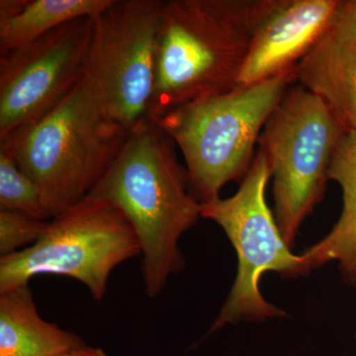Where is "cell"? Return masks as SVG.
<instances>
[{"label": "cell", "instance_id": "cell-1", "mask_svg": "<svg viewBox=\"0 0 356 356\" xmlns=\"http://www.w3.org/2000/svg\"><path fill=\"white\" fill-rule=\"evenodd\" d=\"M175 147L159 124L145 119L129 131L118 156L88 194L113 204L132 226L149 298H156L184 268L179 240L201 217V204Z\"/></svg>", "mask_w": 356, "mask_h": 356}, {"label": "cell", "instance_id": "cell-2", "mask_svg": "<svg viewBox=\"0 0 356 356\" xmlns=\"http://www.w3.org/2000/svg\"><path fill=\"white\" fill-rule=\"evenodd\" d=\"M281 0L163 1L147 118L238 86L255 31Z\"/></svg>", "mask_w": 356, "mask_h": 356}, {"label": "cell", "instance_id": "cell-3", "mask_svg": "<svg viewBox=\"0 0 356 356\" xmlns=\"http://www.w3.org/2000/svg\"><path fill=\"white\" fill-rule=\"evenodd\" d=\"M128 133L84 74L36 123L0 139V149L37 184L54 218L88 197L118 156Z\"/></svg>", "mask_w": 356, "mask_h": 356}, {"label": "cell", "instance_id": "cell-4", "mask_svg": "<svg viewBox=\"0 0 356 356\" xmlns=\"http://www.w3.org/2000/svg\"><path fill=\"white\" fill-rule=\"evenodd\" d=\"M293 81V74H282L236 86L177 107L154 121L181 151L199 203L216 200L225 184L245 178L262 129Z\"/></svg>", "mask_w": 356, "mask_h": 356}, {"label": "cell", "instance_id": "cell-5", "mask_svg": "<svg viewBox=\"0 0 356 356\" xmlns=\"http://www.w3.org/2000/svg\"><path fill=\"white\" fill-rule=\"evenodd\" d=\"M346 133L327 104L300 84L288 88L259 136L273 177L274 216L290 248L322 201L332 156Z\"/></svg>", "mask_w": 356, "mask_h": 356}, {"label": "cell", "instance_id": "cell-6", "mask_svg": "<svg viewBox=\"0 0 356 356\" xmlns=\"http://www.w3.org/2000/svg\"><path fill=\"white\" fill-rule=\"evenodd\" d=\"M270 170L261 151L255 154L240 188L231 197L201 204V217L216 222L235 248L238 273L211 332L240 322H264L285 312L268 303L259 283L267 271L298 278L313 270L303 254H294L283 238L266 201Z\"/></svg>", "mask_w": 356, "mask_h": 356}, {"label": "cell", "instance_id": "cell-7", "mask_svg": "<svg viewBox=\"0 0 356 356\" xmlns=\"http://www.w3.org/2000/svg\"><path fill=\"white\" fill-rule=\"evenodd\" d=\"M138 255L139 240L123 213L88 196L54 217L38 242L0 259V293L36 276L58 275L79 281L102 301L112 271Z\"/></svg>", "mask_w": 356, "mask_h": 356}, {"label": "cell", "instance_id": "cell-8", "mask_svg": "<svg viewBox=\"0 0 356 356\" xmlns=\"http://www.w3.org/2000/svg\"><path fill=\"white\" fill-rule=\"evenodd\" d=\"M163 6L161 0H112L93 17L86 74L128 132L149 115Z\"/></svg>", "mask_w": 356, "mask_h": 356}, {"label": "cell", "instance_id": "cell-9", "mask_svg": "<svg viewBox=\"0 0 356 356\" xmlns=\"http://www.w3.org/2000/svg\"><path fill=\"white\" fill-rule=\"evenodd\" d=\"M92 28L93 17L70 21L0 55V139L36 123L81 81Z\"/></svg>", "mask_w": 356, "mask_h": 356}, {"label": "cell", "instance_id": "cell-10", "mask_svg": "<svg viewBox=\"0 0 356 356\" xmlns=\"http://www.w3.org/2000/svg\"><path fill=\"white\" fill-rule=\"evenodd\" d=\"M341 0H281L254 35L238 86H252L295 67L327 32Z\"/></svg>", "mask_w": 356, "mask_h": 356}, {"label": "cell", "instance_id": "cell-11", "mask_svg": "<svg viewBox=\"0 0 356 356\" xmlns=\"http://www.w3.org/2000/svg\"><path fill=\"white\" fill-rule=\"evenodd\" d=\"M84 344L42 318L29 284L0 293V356H58Z\"/></svg>", "mask_w": 356, "mask_h": 356}, {"label": "cell", "instance_id": "cell-12", "mask_svg": "<svg viewBox=\"0 0 356 356\" xmlns=\"http://www.w3.org/2000/svg\"><path fill=\"white\" fill-rule=\"evenodd\" d=\"M343 191V211L332 231L303 252L312 268L337 261L343 280L356 287V131L339 140L329 170V180Z\"/></svg>", "mask_w": 356, "mask_h": 356}, {"label": "cell", "instance_id": "cell-13", "mask_svg": "<svg viewBox=\"0 0 356 356\" xmlns=\"http://www.w3.org/2000/svg\"><path fill=\"white\" fill-rule=\"evenodd\" d=\"M293 76L327 104L346 132L356 131V51L313 48L295 67Z\"/></svg>", "mask_w": 356, "mask_h": 356}, {"label": "cell", "instance_id": "cell-14", "mask_svg": "<svg viewBox=\"0 0 356 356\" xmlns=\"http://www.w3.org/2000/svg\"><path fill=\"white\" fill-rule=\"evenodd\" d=\"M112 0H25L13 17L0 20V55L32 43L56 28L95 17Z\"/></svg>", "mask_w": 356, "mask_h": 356}, {"label": "cell", "instance_id": "cell-15", "mask_svg": "<svg viewBox=\"0 0 356 356\" xmlns=\"http://www.w3.org/2000/svg\"><path fill=\"white\" fill-rule=\"evenodd\" d=\"M0 209L15 211L41 221L53 219L44 206L39 187L18 168L13 156L1 149Z\"/></svg>", "mask_w": 356, "mask_h": 356}, {"label": "cell", "instance_id": "cell-16", "mask_svg": "<svg viewBox=\"0 0 356 356\" xmlns=\"http://www.w3.org/2000/svg\"><path fill=\"white\" fill-rule=\"evenodd\" d=\"M48 225V221L34 219L15 211L0 209L1 257L15 254L38 242Z\"/></svg>", "mask_w": 356, "mask_h": 356}, {"label": "cell", "instance_id": "cell-17", "mask_svg": "<svg viewBox=\"0 0 356 356\" xmlns=\"http://www.w3.org/2000/svg\"><path fill=\"white\" fill-rule=\"evenodd\" d=\"M315 48L334 53L356 51V0H341L331 25Z\"/></svg>", "mask_w": 356, "mask_h": 356}, {"label": "cell", "instance_id": "cell-18", "mask_svg": "<svg viewBox=\"0 0 356 356\" xmlns=\"http://www.w3.org/2000/svg\"><path fill=\"white\" fill-rule=\"evenodd\" d=\"M58 356H109L105 353L104 350L99 348H95V346H84L81 348H74V350L67 351V353H63V355Z\"/></svg>", "mask_w": 356, "mask_h": 356}, {"label": "cell", "instance_id": "cell-19", "mask_svg": "<svg viewBox=\"0 0 356 356\" xmlns=\"http://www.w3.org/2000/svg\"><path fill=\"white\" fill-rule=\"evenodd\" d=\"M355 341H356V336H355Z\"/></svg>", "mask_w": 356, "mask_h": 356}]
</instances>
